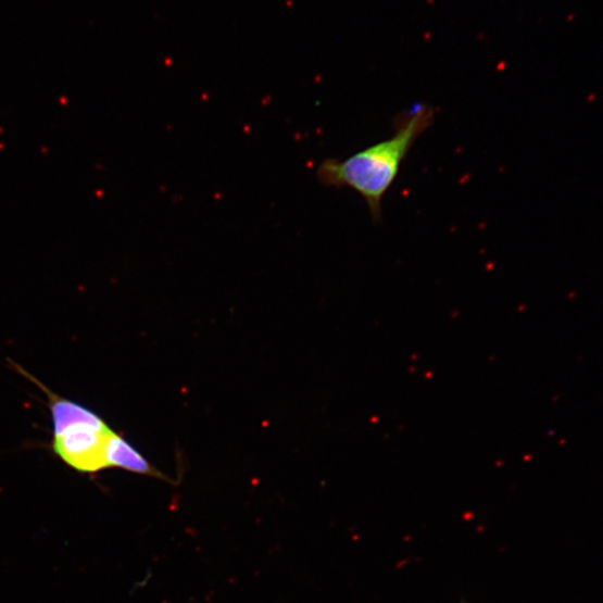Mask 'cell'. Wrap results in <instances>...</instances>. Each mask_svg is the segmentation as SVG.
<instances>
[{"label": "cell", "instance_id": "7a4b0ae2", "mask_svg": "<svg viewBox=\"0 0 603 603\" xmlns=\"http://www.w3.org/2000/svg\"><path fill=\"white\" fill-rule=\"evenodd\" d=\"M112 429L104 425L77 424L53 435L54 454L72 469L93 474L106 468L104 441Z\"/></svg>", "mask_w": 603, "mask_h": 603}, {"label": "cell", "instance_id": "3957f363", "mask_svg": "<svg viewBox=\"0 0 603 603\" xmlns=\"http://www.w3.org/2000/svg\"><path fill=\"white\" fill-rule=\"evenodd\" d=\"M106 468H121L133 473L161 477L158 470L123 436L111 430L104 441Z\"/></svg>", "mask_w": 603, "mask_h": 603}, {"label": "cell", "instance_id": "6da1fadb", "mask_svg": "<svg viewBox=\"0 0 603 603\" xmlns=\"http://www.w3.org/2000/svg\"><path fill=\"white\" fill-rule=\"evenodd\" d=\"M434 111L428 105L401 121L395 134L344 160L328 159L317 169V179L328 187H349L364 197L373 218H381L385 194L398 177L402 163L414 143L432 124Z\"/></svg>", "mask_w": 603, "mask_h": 603}]
</instances>
